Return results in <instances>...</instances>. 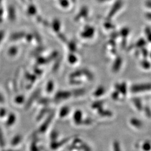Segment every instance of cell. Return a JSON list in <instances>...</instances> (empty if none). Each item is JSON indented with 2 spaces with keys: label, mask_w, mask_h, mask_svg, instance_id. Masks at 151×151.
<instances>
[{
  "label": "cell",
  "mask_w": 151,
  "mask_h": 151,
  "mask_svg": "<svg viewBox=\"0 0 151 151\" xmlns=\"http://www.w3.org/2000/svg\"><path fill=\"white\" fill-rule=\"evenodd\" d=\"M132 91L134 93H139L151 90V83H139L135 84L131 88Z\"/></svg>",
  "instance_id": "1"
},
{
  "label": "cell",
  "mask_w": 151,
  "mask_h": 151,
  "mask_svg": "<svg viewBox=\"0 0 151 151\" xmlns=\"http://www.w3.org/2000/svg\"><path fill=\"white\" fill-rule=\"evenodd\" d=\"M134 103L135 104L137 108H138V109L140 110L142 108V103H141L140 100H139V99L138 98H135L134 99Z\"/></svg>",
  "instance_id": "2"
},
{
  "label": "cell",
  "mask_w": 151,
  "mask_h": 151,
  "mask_svg": "<svg viewBox=\"0 0 151 151\" xmlns=\"http://www.w3.org/2000/svg\"><path fill=\"white\" fill-rule=\"evenodd\" d=\"M146 35H147V37L148 39V40L151 42V30L150 29H148L146 30Z\"/></svg>",
  "instance_id": "3"
},
{
  "label": "cell",
  "mask_w": 151,
  "mask_h": 151,
  "mask_svg": "<svg viewBox=\"0 0 151 151\" xmlns=\"http://www.w3.org/2000/svg\"><path fill=\"white\" fill-rule=\"evenodd\" d=\"M142 65L143 66V67H144L145 68H146V65H147V67H148V68H150V64L149 63L148 64V62H146V61H143L142 63Z\"/></svg>",
  "instance_id": "4"
},
{
  "label": "cell",
  "mask_w": 151,
  "mask_h": 151,
  "mask_svg": "<svg viewBox=\"0 0 151 151\" xmlns=\"http://www.w3.org/2000/svg\"><path fill=\"white\" fill-rule=\"evenodd\" d=\"M146 5L147 7L151 9V0H148L146 2Z\"/></svg>",
  "instance_id": "5"
},
{
  "label": "cell",
  "mask_w": 151,
  "mask_h": 151,
  "mask_svg": "<svg viewBox=\"0 0 151 151\" xmlns=\"http://www.w3.org/2000/svg\"><path fill=\"white\" fill-rule=\"evenodd\" d=\"M146 17L151 21V12H147L146 14Z\"/></svg>",
  "instance_id": "6"
},
{
  "label": "cell",
  "mask_w": 151,
  "mask_h": 151,
  "mask_svg": "<svg viewBox=\"0 0 151 151\" xmlns=\"http://www.w3.org/2000/svg\"><path fill=\"white\" fill-rule=\"evenodd\" d=\"M141 43L145 44V42H144L143 40V41H141ZM137 45L139 46V45H140V42H139V41H138V42L137 43Z\"/></svg>",
  "instance_id": "7"
},
{
  "label": "cell",
  "mask_w": 151,
  "mask_h": 151,
  "mask_svg": "<svg viewBox=\"0 0 151 151\" xmlns=\"http://www.w3.org/2000/svg\"><path fill=\"white\" fill-rule=\"evenodd\" d=\"M2 33H0V40L1 39H2Z\"/></svg>",
  "instance_id": "8"
}]
</instances>
